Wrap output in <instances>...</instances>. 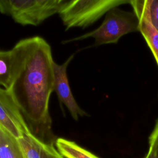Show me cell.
<instances>
[{
    "mask_svg": "<svg viewBox=\"0 0 158 158\" xmlns=\"http://www.w3.org/2000/svg\"><path fill=\"white\" fill-rule=\"evenodd\" d=\"M130 4L139 20V31L144 38L158 66V30L151 21L150 0H130Z\"/></svg>",
    "mask_w": 158,
    "mask_h": 158,
    "instance_id": "obj_7",
    "label": "cell"
},
{
    "mask_svg": "<svg viewBox=\"0 0 158 158\" xmlns=\"http://www.w3.org/2000/svg\"><path fill=\"white\" fill-rule=\"evenodd\" d=\"M0 158H25L17 139L0 127Z\"/></svg>",
    "mask_w": 158,
    "mask_h": 158,
    "instance_id": "obj_9",
    "label": "cell"
},
{
    "mask_svg": "<svg viewBox=\"0 0 158 158\" xmlns=\"http://www.w3.org/2000/svg\"><path fill=\"white\" fill-rule=\"evenodd\" d=\"M144 158H158V149L154 145L149 144V149Z\"/></svg>",
    "mask_w": 158,
    "mask_h": 158,
    "instance_id": "obj_14",
    "label": "cell"
},
{
    "mask_svg": "<svg viewBox=\"0 0 158 158\" xmlns=\"http://www.w3.org/2000/svg\"><path fill=\"white\" fill-rule=\"evenodd\" d=\"M130 0H75L67 1L59 15L65 30L92 25L113 8L130 4Z\"/></svg>",
    "mask_w": 158,
    "mask_h": 158,
    "instance_id": "obj_3",
    "label": "cell"
},
{
    "mask_svg": "<svg viewBox=\"0 0 158 158\" xmlns=\"http://www.w3.org/2000/svg\"><path fill=\"white\" fill-rule=\"evenodd\" d=\"M139 31V20L133 12L117 7L110 10L101 25L96 29L72 39L65 40L62 43L83 40L88 38L94 39V46L116 44L120 38L130 33Z\"/></svg>",
    "mask_w": 158,
    "mask_h": 158,
    "instance_id": "obj_2",
    "label": "cell"
},
{
    "mask_svg": "<svg viewBox=\"0 0 158 158\" xmlns=\"http://www.w3.org/2000/svg\"><path fill=\"white\" fill-rule=\"evenodd\" d=\"M149 144L154 145L158 149V118L156 120L153 130L149 136Z\"/></svg>",
    "mask_w": 158,
    "mask_h": 158,
    "instance_id": "obj_13",
    "label": "cell"
},
{
    "mask_svg": "<svg viewBox=\"0 0 158 158\" xmlns=\"http://www.w3.org/2000/svg\"><path fill=\"white\" fill-rule=\"evenodd\" d=\"M0 127L17 139L31 133L10 91L1 87Z\"/></svg>",
    "mask_w": 158,
    "mask_h": 158,
    "instance_id": "obj_5",
    "label": "cell"
},
{
    "mask_svg": "<svg viewBox=\"0 0 158 158\" xmlns=\"http://www.w3.org/2000/svg\"><path fill=\"white\" fill-rule=\"evenodd\" d=\"M58 151L65 158H99L76 143L62 138L55 141Z\"/></svg>",
    "mask_w": 158,
    "mask_h": 158,
    "instance_id": "obj_10",
    "label": "cell"
},
{
    "mask_svg": "<svg viewBox=\"0 0 158 158\" xmlns=\"http://www.w3.org/2000/svg\"><path fill=\"white\" fill-rule=\"evenodd\" d=\"M14 78V54L12 49L0 50V86L9 90Z\"/></svg>",
    "mask_w": 158,
    "mask_h": 158,
    "instance_id": "obj_11",
    "label": "cell"
},
{
    "mask_svg": "<svg viewBox=\"0 0 158 158\" xmlns=\"http://www.w3.org/2000/svg\"><path fill=\"white\" fill-rule=\"evenodd\" d=\"M25 158H65L52 144L45 143L31 133L17 139Z\"/></svg>",
    "mask_w": 158,
    "mask_h": 158,
    "instance_id": "obj_8",
    "label": "cell"
},
{
    "mask_svg": "<svg viewBox=\"0 0 158 158\" xmlns=\"http://www.w3.org/2000/svg\"><path fill=\"white\" fill-rule=\"evenodd\" d=\"M150 15L152 24L158 30V0H150Z\"/></svg>",
    "mask_w": 158,
    "mask_h": 158,
    "instance_id": "obj_12",
    "label": "cell"
},
{
    "mask_svg": "<svg viewBox=\"0 0 158 158\" xmlns=\"http://www.w3.org/2000/svg\"><path fill=\"white\" fill-rule=\"evenodd\" d=\"M73 57L74 54L71 55L64 63L60 65L53 62L54 91L56 92L60 103L66 107L72 117L75 120H78L79 117L89 116V115L78 106L70 88L67 69Z\"/></svg>",
    "mask_w": 158,
    "mask_h": 158,
    "instance_id": "obj_6",
    "label": "cell"
},
{
    "mask_svg": "<svg viewBox=\"0 0 158 158\" xmlns=\"http://www.w3.org/2000/svg\"><path fill=\"white\" fill-rule=\"evenodd\" d=\"M66 0H0V13L22 25L37 26L59 14Z\"/></svg>",
    "mask_w": 158,
    "mask_h": 158,
    "instance_id": "obj_4",
    "label": "cell"
},
{
    "mask_svg": "<svg viewBox=\"0 0 158 158\" xmlns=\"http://www.w3.org/2000/svg\"><path fill=\"white\" fill-rule=\"evenodd\" d=\"M14 78L10 89L31 133L41 139H52L49 110L54 91V62L49 44L40 36L22 39L11 49Z\"/></svg>",
    "mask_w": 158,
    "mask_h": 158,
    "instance_id": "obj_1",
    "label": "cell"
}]
</instances>
